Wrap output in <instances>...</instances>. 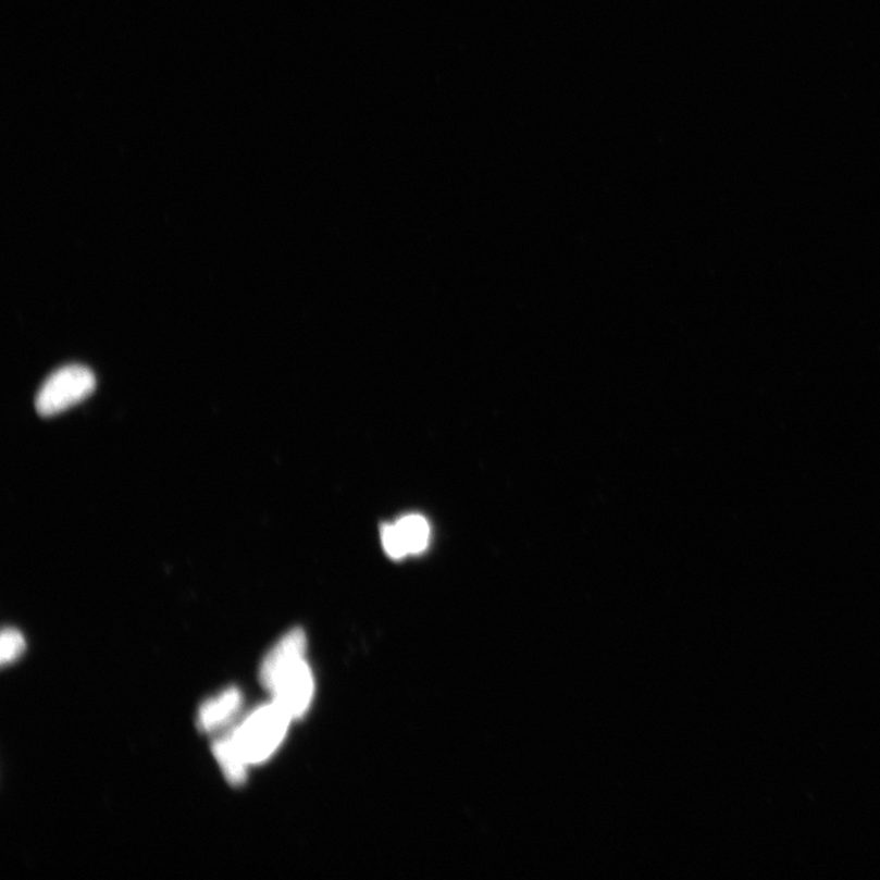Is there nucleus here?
Masks as SVG:
<instances>
[{
    "label": "nucleus",
    "instance_id": "f257e3e1",
    "mask_svg": "<svg viewBox=\"0 0 880 880\" xmlns=\"http://www.w3.org/2000/svg\"><path fill=\"white\" fill-rule=\"evenodd\" d=\"M293 719L284 709L271 704L256 708L231 733L249 766L269 760L282 745Z\"/></svg>",
    "mask_w": 880,
    "mask_h": 880
},
{
    "label": "nucleus",
    "instance_id": "f03ea898",
    "mask_svg": "<svg viewBox=\"0 0 880 880\" xmlns=\"http://www.w3.org/2000/svg\"><path fill=\"white\" fill-rule=\"evenodd\" d=\"M95 388L96 377L90 369L80 364L65 365L49 375L39 388L36 410L41 417H54L86 399Z\"/></svg>",
    "mask_w": 880,
    "mask_h": 880
},
{
    "label": "nucleus",
    "instance_id": "7ed1b4c3",
    "mask_svg": "<svg viewBox=\"0 0 880 880\" xmlns=\"http://www.w3.org/2000/svg\"><path fill=\"white\" fill-rule=\"evenodd\" d=\"M308 640L301 629H293L285 634L265 656L260 679L262 686L272 692L280 681L305 661Z\"/></svg>",
    "mask_w": 880,
    "mask_h": 880
},
{
    "label": "nucleus",
    "instance_id": "20e7f679",
    "mask_svg": "<svg viewBox=\"0 0 880 880\" xmlns=\"http://www.w3.org/2000/svg\"><path fill=\"white\" fill-rule=\"evenodd\" d=\"M314 680L308 662L302 661L272 691L273 701L293 720L302 717L311 706Z\"/></svg>",
    "mask_w": 880,
    "mask_h": 880
},
{
    "label": "nucleus",
    "instance_id": "39448f33",
    "mask_svg": "<svg viewBox=\"0 0 880 880\" xmlns=\"http://www.w3.org/2000/svg\"><path fill=\"white\" fill-rule=\"evenodd\" d=\"M241 706V692L236 687L226 689L221 695L207 699L200 707L197 727L202 733H214L230 726Z\"/></svg>",
    "mask_w": 880,
    "mask_h": 880
},
{
    "label": "nucleus",
    "instance_id": "423d86ee",
    "mask_svg": "<svg viewBox=\"0 0 880 880\" xmlns=\"http://www.w3.org/2000/svg\"><path fill=\"white\" fill-rule=\"evenodd\" d=\"M213 755L222 768L223 774L234 786H240L245 783L247 778L246 763L239 747L236 746L232 733L216 739L212 745Z\"/></svg>",
    "mask_w": 880,
    "mask_h": 880
},
{
    "label": "nucleus",
    "instance_id": "0eeeda50",
    "mask_svg": "<svg viewBox=\"0 0 880 880\" xmlns=\"http://www.w3.org/2000/svg\"><path fill=\"white\" fill-rule=\"evenodd\" d=\"M408 556H420L431 542L430 522L420 513H409L395 521Z\"/></svg>",
    "mask_w": 880,
    "mask_h": 880
},
{
    "label": "nucleus",
    "instance_id": "6e6552de",
    "mask_svg": "<svg viewBox=\"0 0 880 880\" xmlns=\"http://www.w3.org/2000/svg\"><path fill=\"white\" fill-rule=\"evenodd\" d=\"M26 642L22 632L13 628H7L2 632L0 639V661L2 665H9L20 658L24 654Z\"/></svg>",
    "mask_w": 880,
    "mask_h": 880
},
{
    "label": "nucleus",
    "instance_id": "1a4fd4ad",
    "mask_svg": "<svg viewBox=\"0 0 880 880\" xmlns=\"http://www.w3.org/2000/svg\"><path fill=\"white\" fill-rule=\"evenodd\" d=\"M382 546L387 556L394 560H401L408 557L407 549L404 547L400 533L395 522L384 523L381 529Z\"/></svg>",
    "mask_w": 880,
    "mask_h": 880
}]
</instances>
